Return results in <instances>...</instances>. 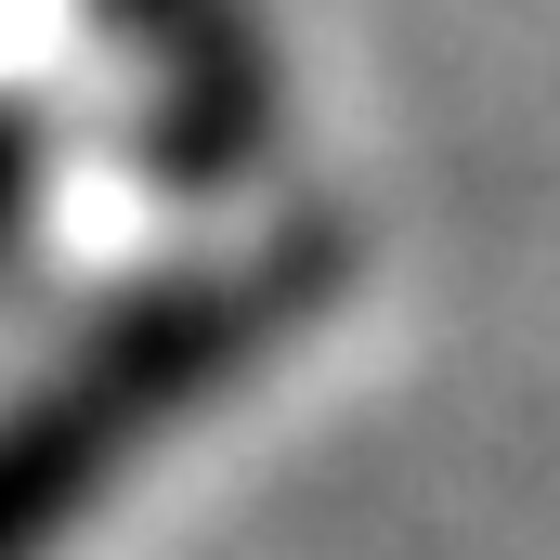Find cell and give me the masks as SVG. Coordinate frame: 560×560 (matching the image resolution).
Segmentation results:
<instances>
[{
  "label": "cell",
  "mask_w": 560,
  "mask_h": 560,
  "mask_svg": "<svg viewBox=\"0 0 560 560\" xmlns=\"http://www.w3.org/2000/svg\"><path fill=\"white\" fill-rule=\"evenodd\" d=\"M118 26H131L156 66H183V92H222V105H248L235 92V39H222V13L209 0H105Z\"/></svg>",
  "instance_id": "6da1fadb"
}]
</instances>
